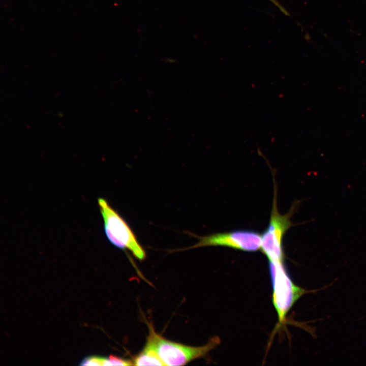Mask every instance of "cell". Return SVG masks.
I'll use <instances>...</instances> for the list:
<instances>
[{"instance_id": "obj_1", "label": "cell", "mask_w": 366, "mask_h": 366, "mask_svg": "<svg viewBox=\"0 0 366 366\" xmlns=\"http://www.w3.org/2000/svg\"><path fill=\"white\" fill-rule=\"evenodd\" d=\"M149 334L146 346L153 350L165 365H182L205 356L220 344V339L215 337L205 345L193 347L169 341L158 333L151 323H147Z\"/></svg>"}, {"instance_id": "obj_2", "label": "cell", "mask_w": 366, "mask_h": 366, "mask_svg": "<svg viewBox=\"0 0 366 366\" xmlns=\"http://www.w3.org/2000/svg\"><path fill=\"white\" fill-rule=\"evenodd\" d=\"M98 202L109 241L118 248L127 249L139 260H144L145 251L128 223L105 199L99 198Z\"/></svg>"}, {"instance_id": "obj_3", "label": "cell", "mask_w": 366, "mask_h": 366, "mask_svg": "<svg viewBox=\"0 0 366 366\" xmlns=\"http://www.w3.org/2000/svg\"><path fill=\"white\" fill-rule=\"evenodd\" d=\"M269 269L272 285V301L280 323L296 300L306 292L293 283L284 265V262L269 261Z\"/></svg>"}, {"instance_id": "obj_4", "label": "cell", "mask_w": 366, "mask_h": 366, "mask_svg": "<svg viewBox=\"0 0 366 366\" xmlns=\"http://www.w3.org/2000/svg\"><path fill=\"white\" fill-rule=\"evenodd\" d=\"M272 210L267 228L261 235V249L269 261L284 262L283 237L292 226L291 217L294 206L285 215L281 214L277 207V191L274 184Z\"/></svg>"}, {"instance_id": "obj_5", "label": "cell", "mask_w": 366, "mask_h": 366, "mask_svg": "<svg viewBox=\"0 0 366 366\" xmlns=\"http://www.w3.org/2000/svg\"><path fill=\"white\" fill-rule=\"evenodd\" d=\"M197 237L199 240L196 244L178 251L205 246H224L253 252L261 249V235L257 231L249 229L235 230Z\"/></svg>"}, {"instance_id": "obj_6", "label": "cell", "mask_w": 366, "mask_h": 366, "mask_svg": "<svg viewBox=\"0 0 366 366\" xmlns=\"http://www.w3.org/2000/svg\"><path fill=\"white\" fill-rule=\"evenodd\" d=\"M133 363L135 365H165L156 352L146 346L134 358Z\"/></svg>"}, {"instance_id": "obj_7", "label": "cell", "mask_w": 366, "mask_h": 366, "mask_svg": "<svg viewBox=\"0 0 366 366\" xmlns=\"http://www.w3.org/2000/svg\"><path fill=\"white\" fill-rule=\"evenodd\" d=\"M133 361L121 358L110 355L108 358H104L103 365H133Z\"/></svg>"}, {"instance_id": "obj_8", "label": "cell", "mask_w": 366, "mask_h": 366, "mask_svg": "<svg viewBox=\"0 0 366 366\" xmlns=\"http://www.w3.org/2000/svg\"><path fill=\"white\" fill-rule=\"evenodd\" d=\"M103 358L97 356H91L84 358L80 363L82 365H103Z\"/></svg>"}, {"instance_id": "obj_9", "label": "cell", "mask_w": 366, "mask_h": 366, "mask_svg": "<svg viewBox=\"0 0 366 366\" xmlns=\"http://www.w3.org/2000/svg\"><path fill=\"white\" fill-rule=\"evenodd\" d=\"M269 1L271 2L276 6H277L284 14H285L287 16H290L289 13L280 4L278 0Z\"/></svg>"}]
</instances>
